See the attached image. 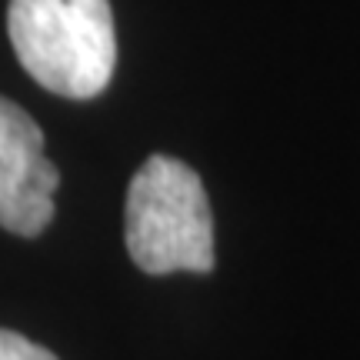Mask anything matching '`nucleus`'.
I'll use <instances>...</instances> for the list:
<instances>
[{
    "label": "nucleus",
    "mask_w": 360,
    "mask_h": 360,
    "mask_svg": "<svg viewBox=\"0 0 360 360\" xmlns=\"http://www.w3.org/2000/svg\"><path fill=\"white\" fill-rule=\"evenodd\" d=\"M60 170L44 154V130L24 107L0 97V227L37 237L53 220Z\"/></svg>",
    "instance_id": "7ed1b4c3"
},
{
    "label": "nucleus",
    "mask_w": 360,
    "mask_h": 360,
    "mask_svg": "<svg viewBox=\"0 0 360 360\" xmlns=\"http://www.w3.org/2000/svg\"><path fill=\"white\" fill-rule=\"evenodd\" d=\"M7 34L20 67L51 94L90 101L114 77L110 0H11Z\"/></svg>",
    "instance_id": "f257e3e1"
},
{
    "label": "nucleus",
    "mask_w": 360,
    "mask_h": 360,
    "mask_svg": "<svg viewBox=\"0 0 360 360\" xmlns=\"http://www.w3.org/2000/svg\"><path fill=\"white\" fill-rule=\"evenodd\" d=\"M0 360H57V357L47 347L27 340L24 334L0 327Z\"/></svg>",
    "instance_id": "20e7f679"
},
{
    "label": "nucleus",
    "mask_w": 360,
    "mask_h": 360,
    "mask_svg": "<svg viewBox=\"0 0 360 360\" xmlns=\"http://www.w3.org/2000/svg\"><path fill=\"white\" fill-rule=\"evenodd\" d=\"M124 240L130 260L150 277L214 270V214L193 167L167 154L143 160L127 187Z\"/></svg>",
    "instance_id": "f03ea898"
}]
</instances>
